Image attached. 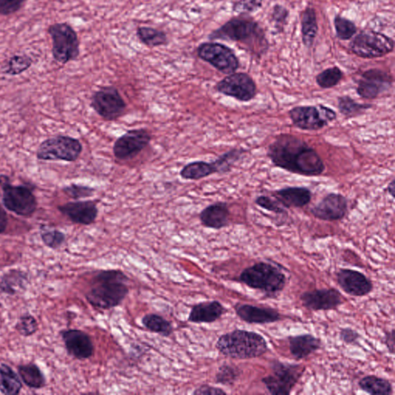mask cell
<instances>
[{
    "instance_id": "1",
    "label": "cell",
    "mask_w": 395,
    "mask_h": 395,
    "mask_svg": "<svg viewBox=\"0 0 395 395\" xmlns=\"http://www.w3.org/2000/svg\"><path fill=\"white\" fill-rule=\"evenodd\" d=\"M267 156L275 166L290 173L314 177L325 171L323 159L317 150L294 135L278 136L269 146Z\"/></svg>"
},
{
    "instance_id": "2",
    "label": "cell",
    "mask_w": 395,
    "mask_h": 395,
    "mask_svg": "<svg viewBox=\"0 0 395 395\" xmlns=\"http://www.w3.org/2000/svg\"><path fill=\"white\" fill-rule=\"evenodd\" d=\"M128 281V277L120 270L101 271L93 277L86 299L96 308H115L123 302L129 293Z\"/></svg>"
},
{
    "instance_id": "3",
    "label": "cell",
    "mask_w": 395,
    "mask_h": 395,
    "mask_svg": "<svg viewBox=\"0 0 395 395\" xmlns=\"http://www.w3.org/2000/svg\"><path fill=\"white\" fill-rule=\"evenodd\" d=\"M216 348L224 356L234 359H257L266 354L267 342L262 335L245 330H235L222 335Z\"/></svg>"
},
{
    "instance_id": "4",
    "label": "cell",
    "mask_w": 395,
    "mask_h": 395,
    "mask_svg": "<svg viewBox=\"0 0 395 395\" xmlns=\"http://www.w3.org/2000/svg\"><path fill=\"white\" fill-rule=\"evenodd\" d=\"M239 281L267 295H276L284 289L287 277L277 267L260 262L244 270L239 277Z\"/></svg>"
},
{
    "instance_id": "5",
    "label": "cell",
    "mask_w": 395,
    "mask_h": 395,
    "mask_svg": "<svg viewBox=\"0 0 395 395\" xmlns=\"http://www.w3.org/2000/svg\"><path fill=\"white\" fill-rule=\"evenodd\" d=\"M210 40L240 42L245 44L261 43L265 46V32L252 18L237 17L225 23L210 35Z\"/></svg>"
},
{
    "instance_id": "6",
    "label": "cell",
    "mask_w": 395,
    "mask_h": 395,
    "mask_svg": "<svg viewBox=\"0 0 395 395\" xmlns=\"http://www.w3.org/2000/svg\"><path fill=\"white\" fill-rule=\"evenodd\" d=\"M52 39V54L53 59L66 64L78 58L80 41L73 28L67 23L52 24L48 28Z\"/></svg>"
},
{
    "instance_id": "7",
    "label": "cell",
    "mask_w": 395,
    "mask_h": 395,
    "mask_svg": "<svg viewBox=\"0 0 395 395\" xmlns=\"http://www.w3.org/2000/svg\"><path fill=\"white\" fill-rule=\"evenodd\" d=\"M0 187L3 190V203L11 212L24 217H30L36 210L37 202L30 188L14 185L7 175H0Z\"/></svg>"
},
{
    "instance_id": "8",
    "label": "cell",
    "mask_w": 395,
    "mask_h": 395,
    "mask_svg": "<svg viewBox=\"0 0 395 395\" xmlns=\"http://www.w3.org/2000/svg\"><path fill=\"white\" fill-rule=\"evenodd\" d=\"M271 370L272 373L262 379V383L272 395H288L302 377L305 366L275 361Z\"/></svg>"
},
{
    "instance_id": "9",
    "label": "cell",
    "mask_w": 395,
    "mask_h": 395,
    "mask_svg": "<svg viewBox=\"0 0 395 395\" xmlns=\"http://www.w3.org/2000/svg\"><path fill=\"white\" fill-rule=\"evenodd\" d=\"M83 145L79 139L67 135L48 138L37 149L36 157L43 161H77L82 153Z\"/></svg>"
},
{
    "instance_id": "10",
    "label": "cell",
    "mask_w": 395,
    "mask_h": 395,
    "mask_svg": "<svg viewBox=\"0 0 395 395\" xmlns=\"http://www.w3.org/2000/svg\"><path fill=\"white\" fill-rule=\"evenodd\" d=\"M394 42L391 37L374 31H363L350 43L352 52L359 58H382L394 51Z\"/></svg>"
},
{
    "instance_id": "11",
    "label": "cell",
    "mask_w": 395,
    "mask_h": 395,
    "mask_svg": "<svg viewBox=\"0 0 395 395\" xmlns=\"http://www.w3.org/2000/svg\"><path fill=\"white\" fill-rule=\"evenodd\" d=\"M289 116L294 125L303 130H321L337 118L334 110L323 105L294 107L289 111Z\"/></svg>"
},
{
    "instance_id": "12",
    "label": "cell",
    "mask_w": 395,
    "mask_h": 395,
    "mask_svg": "<svg viewBox=\"0 0 395 395\" xmlns=\"http://www.w3.org/2000/svg\"><path fill=\"white\" fill-rule=\"evenodd\" d=\"M91 107L103 120L114 121L125 114L127 103L117 88L106 86L93 93Z\"/></svg>"
},
{
    "instance_id": "13",
    "label": "cell",
    "mask_w": 395,
    "mask_h": 395,
    "mask_svg": "<svg viewBox=\"0 0 395 395\" xmlns=\"http://www.w3.org/2000/svg\"><path fill=\"white\" fill-rule=\"evenodd\" d=\"M198 56L224 74H231L240 68V61L227 46L218 43H203L197 50Z\"/></svg>"
},
{
    "instance_id": "14",
    "label": "cell",
    "mask_w": 395,
    "mask_h": 395,
    "mask_svg": "<svg viewBox=\"0 0 395 395\" xmlns=\"http://www.w3.org/2000/svg\"><path fill=\"white\" fill-rule=\"evenodd\" d=\"M216 91L222 95L241 102H249L255 98L257 86L247 73H233L216 83Z\"/></svg>"
},
{
    "instance_id": "15",
    "label": "cell",
    "mask_w": 395,
    "mask_h": 395,
    "mask_svg": "<svg viewBox=\"0 0 395 395\" xmlns=\"http://www.w3.org/2000/svg\"><path fill=\"white\" fill-rule=\"evenodd\" d=\"M152 140V134L145 128L130 130L116 139L113 154L120 161H128L142 153Z\"/></svg>"
},
{
    "instance_id": "16",
    "label": "cell",
    "mask_w": 395,
    "mask_h": 395,
    "mask_svg": "<svg viewBox=\"0 0 395 395\" xmlns=\"http://www.w3.org/2000/svg\"><path fill=\"white\" fill-rule=\"evenodd\" d=\"M393 83L391 74L380 69H371L361 75L356 92L361 98L374 100L389 91Z\"/></svg>"
},
{
    "instance_id": "17",
    "label": "cell",
    "mask_w": 395,
    "mask_h": 395,
    "mask_svg": "<svg viewBox=\"0 0 395 395\" xmlns=\"http://www.w3.org/2000/svg\"><path fill=\"white\" fill-rule=\"evenodd\" d=\"M347 209L346 197L339 193H329L310 210V212L318 220L334 222L343 220Z\"/></svg>"
},
{
    "instance_id": "18",
    "label": "cell",
    "mask_w": 395,
    "mask_h": 395,
    "mask_svg": "<svg viewBox=\"0 0 395 395\" xmlns=\"http://www.w3.org/2000/svg\"><path fill=\"white\" fill-rule=\"evenodd\" d=\"M300 300L304 307L313 312L336 309L344 303L343 296L334 288L307 291L300 296Z\"/></svg>"
},
{
    "instance_id": "19",
    "label": "cell",
    "mask_w": 395,
    "mask_h": 395,
    "mask_svg": "<svg viewBox=\"0 0 395 395\" xmlns=\"http://www.w3.org/2000/svg\"><path fill=\"white\" fill-rule=\"evenodd\" d=\"M337 280L344 292L352 297L369 295L374 289L372 282L368 277L362 272L354 270H340L337 272Z\"/></svg>"
},
{
    "instance_id": "20",
    "label": "cell",
    "mask_w": 395,
    "mask_h": 395,
    "mask_svg": "<svg viewBox=\"0 0 395 395\" xmlns=\"http://www.w3.org/2000/svg\"><path fill=\"white\" fill-rule=\"evenodd\" d=\"M98 201H76L58 206V210L73 223L89 225L98 218Z\"/></svg>"
},
{
    "instance_id": "21",
    "label": "cell",
    "mask_w": 395,
    "mask_h": 395,
    "mask_svg": "<svg viewBox=\"0 0 395 395\" xmlns=\"http://www.w3.org/2000/svg\"><path fill=\"white\" fill-rule=\"evenodd\" d=\"M66 349L78 360L90 359L95 352L91 337L80 330H67L61 334Z\"/></svg>"
},
{
    "instance_id": "22",
    "label": "cell",
    "mask_w": 395,
    "mask_h": 395,
    "mask_svg": "<svg viewBox=\"0 0 395 395\" xmlns=\"http://www.w3.org/2000/svg\"><path fill=\"white\" fill-rule=\"evenodd\" d=\"M235 310L242 321L250 324H267L281 319V314L277 310L270 307L238 304Z\"/></svg>"
},
{
    "instance_id": "23",
    "label": "cell",
    "mask_w": 395,
    "mask_h": 395,
    "mask_svg": "<svg viewBox=\"0 0 395 395\" xmlns=\"http://www.w3.org/2000/svg\"><path fill=\"white\" fill-rule=\"evenodd\" d=\"M285 209H301L309 204L312 200V193L307 187L289 186L276 190L272 194Z\"/></svg>"
},
{
    "instance_id": "24",
    "label": "cell",
    "mask_w": 395,
    "mask_h": 395,
    "mask_svg": "<svg viewBox=\"0 0 395 395\" xmlns=\"http://www.w3.org/2000/svg\"><path fill=\"white\" fill-rule=\"evenodd\" d=\"M230 217L229 205L225 202H216L206 206L200 214V220L203 227L213 230L227 227Z\"/></svg>"
},
{
    "instance_id": "25",
    "label": "cell",
    "mask_w": 395,
    "mask_h": 395,
    "mask_svg": "<svg viewBox=\"0 0 395 395\" xmlns=\"http://www.w3.org/2000/svg\"><path fill=\"white\" fill-rule=\"evenodd\" d=\"M227 312V308L217 300L202 302L193 306L189 322L195 324H211L218 321Z\"/></svg>"
},
{
    "instance_id": "26",
    "label": "cell",
    "mask_w": 395,
    "mask_h": 395,
    "mask_svg": "<svg viewBox=\"0 0 395 395\" xmlns=\"http://www.w3.org/2000/svg\"><path fill=\"white\" fill-rule=\"evenodd\" d=\"M290 354L296 360L306 359L322 347V341L312 334H302L288 337Z\"/></svg>"
},
{
    "instance_id": "27",
    "label": "cell",
    "mask_w": 395,
    "mask_h": 395,
    "mask_svg": "<svg viewBox=\"0 0 395 395\" xmlns=\"http://www.w3.org/2000/svg\"><path fill=\"white\" fill-rule=\"evenodd\" d=\"M318 33L317 14L313 7L308 6L301 14V34L306 48L313 46Z\"/></svg>"
},
{
    "instance_id": "28",
    "label": "cell",
    "mask_w": 395,
    "mask_h": 395,
    "mask_svg": "<svg viewBox=\"0 0 395 395\" xmlns=\"http://www.w3.org/2000/svg\"><path fill=\"white\" fill-rule=\"evenodd\" d=\"M213 174H217L214 162H193L185 165L180 171L183 180L191 181L200 180Z\"/></svg>"
},
{
    "instance_id": "29",
    "label": "cell",
    "mask_w": 395,
    "mask_h": 395,
    "mask_svg": "<svg viewBox=\"0 0 395 395\" xmlns=\"http://www.w3.org/2000/svg\"><path fill=\"white\" fill-rule=\"evenodd\" d=\"M23 384L19 375L6 364H0V392L6 395L21 393Z\"/></svg>"
},
{
    "instance_id": "30",
    "label": "cell",
    "mask_w": 395,
    "mask_h": 395,
    "mask_svg": "<svg viewBox=\"0 0 395 395\" xmlns=\"http://www.w3.org/2000/svg\"><path fill=\"white\" fill-rule=\"evenodd\" d=\"M27 282V276L21 270H9L0 277V289L3 292L14 295L24 289Z\"/></svg>"
},
{
    "instance_id": "31",
    "label": "cell",
    "mask_w": 395,
    "mask_h": 395,
    "mask_svg": "<svg viewBox=\"0 0 395 395\" xmlns=\"http://www.w3.org/2000/svg\"><path fill=\"white\" fill-rule=\"evenodd\" d=\"M18 373L27 387L40 389L45 386V376L39 366L35 364L31 363L19 366Z\"/></svg>"
},
{
    "instance_id": "32",
    "label": "cell",
    "mask_w": 395,
    "mask_h": 395,
    "mask_svg": "<svg viewBox=\"0 0 395 395\" xmlns=\"http://www.w3.org/2000/svg\"><path fill=\"white\" fill-rule=\"evenodd\" d=\"M364 391L373 395H390L393 393L391 383L375 375H369L361 379L359 383Z\"/></svg>"
},
{
    "instance_id": "33",
    "label": "cell",
    "mask_w": 395,
    "mask_h": 395,
    "mask_svg": "<svg viewBox=\"0 0 395 395\" xmlns=\"http://www.w3.org/2000/svg\"><path fill=\"white\" fill-rule=\"evenodd\" d=\"M371 103H361L356 102L352 97L345 96L337 98V108L341 114L347 119L359 117L371 109Z\"/></svg>"
},
{
    "instance_id": "34",
    "label": "cell",
    "mask_w": 395,
    "mask_h": 395,
    "mask_svg": "<svg viewBox=\"0 0 395 395\" xmlns=\"http://www.w3.org/2000/svg\"><path fill=\"white\" fill-rule=\"evenodd\" d=\"M142 323L150 332L163 337H169L173 332L172 324L163 317L158 314H150L145 315L142 319Z\"/></svg>"
},
{
    "instance_id": "35",
    "label": "cell",
    "mask_w": 395,
    "mask_h": 395,
    "mask_svg": "<svg viewBox=\"0 0 395 395\" xmlns=\"http://www.w3.org/2000/svg\"><path fill=\"white\" fill-rule=\"evenodd\" d=\"M137 35L140 42L150 48L167 45L168 43L165 33L153 27L140 26L138 28Z\"/></svg>"
},
{
    "instance_id": "36",
    "label": "cell",
    "mask_w": 395,
    "mask_h": 395,
    "mask_svg": "<svg viewBox=\"0 0 395 395\" xmlns=\"http://www.w3.org/2000/svg\"><path fill=\"white\" fill-rule=\"evenodd\" d=\"M246 152L247 150L242 148H233L216 158L213 162L217 174L230 173L235 163H237Z\"/></svg>"
},
{
    "instance_id": "37",
    "label": "cell",
    "mask_w": 395,
    "mask_h": 395,
    "mask_svg": "<svg viewBox=\"0 0 395 395\" xmlns=\"http://www.w3.org/2000/svg\"><path fill=\"white\" fill-rule=\"evenodd\" d=\"M343 78V71L338 67H333L318 73L316 82L317 86L322 89H331L337 86Z\"/></svg>"
},
{
    "instance_id": "38",
    "label": "cell",
    "mask_w": 395,
    "mask_h": 395,
    "mask_svg": "<svg viewBox=\"0 0 395 395\" xmlns=\"http://www.w3.org/2000/svg\"><path fill=\"white\" fill-rule=\"evenodd\" d=\"M33 63L31 56L27 55H14L7 61L5 73L16 76L29 69Z\"/></svg>"
},
{
    "instance_id": "39",
    "label": "cell",
    "mask_w": 395,
    "mask_h": 395,
    "mask_svg": "<svg viewBox=\"0 0 395 395\" xmlns=\"http://www.w3.org/2000/svg\"><path fill=\"white\" fill-rule=\"evenodd\" d=\"M334 24L338 39L349 41L356 34L357 28L355 24L345 17L336 16Z\"/></svg>"
},
{
    "instance_id": "40",
    "label": "cell",
    "mask_w": 395,
    "mask_h": 395,
    "mask_svg": "<svg viewBox=\"0 0 395 395\" xmlns=\"http://www.w3.org/2000/svg\"><path fill=\"white\" fill-rule=\"evenodd\" d=\"M240 370L237 366L229 364H223L219 369L215 375V381L217 384L231 386L236 382L240 376Z\"/></svg>"
},
{
    "instance_id": "41",
    "label": "cell",
    "mask_w": 395,
    "mask_h": 395,
    "mask_svg": "<svg viewBox=\"0 0 395 395\" xmlns=\"http://www.w3.org/2000/svg\"><path fill=\"white\" fill-rule=\"evenodd\" d=\"M62 191L65 195L71 198L72 200L78 201L93 196L96 193V189L88 185L73 183L64 186Z\"/></svg>"
},
{
    "instance_id": "42",
    "label": "cell",
    "mask_w": 395,
    "mask_h": 395,
    "mask_svg": "<svg viewBox=\"0 0 395 395\" xmlns=\"http://www.w3.org/2000/svg\"><path fill=\"white\" fill-rule=\"evenodd\" d=\"M41 238L46 247L51 249L61 247L65 242L64 233L58 230L42 229Z\"/></svg>"
},
{
    "instance_id": "43",
    "label": "cell",
    "mask_w": 395,
    "mask_h": 395,
    "mask_svg": "<svg viewBox=\"0 0 395 395\" xmlns=\"http://www.w3.org/2000/svg\"><path fill=\"white\" fill-rule=\"evenodd\" d=\"M289 13L288 9L281 5H275L271 12V22L277 33L283 32L287 24Z\"/></svg>"
},
{
    "instance_id": "44",
    "label": "cell",
    "mask_w": 395,
    "mask_h": 395,
    "mask_svg": "<svg viewBox=\"0 0 395 395\" xmlns=\"http://www.w3.org/2000/svg\"><path fill=\"white\" fill-rule=\"evenodd\" d=\"M15 327L19 334L24 337H29L39 330V324L34 317L26 314L19 319Z\"/></svg>"
},
{
    "instance_id": "45",
    "label": "cell",
    "mask_w": 395,
    "mask_h": 395,
    "mask_svg": "<svg viewBox=\"0 0 395 395\" xmlns=\"http://www.w3.org/2000/svg\"><path fill=\"white\" fill-rule=\"evenodd\" d=\"M255 204L261 207L262 209L267 211L275 212L278 215H286L287 212L284 207L277 200L271 199L270 197L267 195H260L257 198Z\"/></svg>"
},
{
    "instance_id": "46",
    "label": "cell",
    "mask_w": 395,
    "mask_h": 395,
    "mask_svg": "<svg viewBox=\"0 0 395 395\" xmlns=\"http://www.w3.org/2000/svg\"><path fill=\"white\" fill-rule=\"evenodd\" d=\"M263 0H235L232 9L238 14L257 12L262 6Z\"/></svg>"
},
{
    "instance_id": "47",
    "label": "cell",
    "mask_w": 395,
    "mask_h": 395,
    "mask_svg": "<svg viewBox=\"0 0 395 395\" xmlns=\"http://www.w3.org/2000/svg\"><path fill=\"white\" fill-rule=\"evenodd\" d=\"M25 0H0V15L9 16L20 11Z\"/></svg>"
},
{
    "instance_id": "48",
    "label": "cell",
    "mask_w": 395,
    "mask_h": 395,
    "mask_svg": "<svg viewBox=\"0 0 395 395\" xmlns=\"http://www.w3.org/2000/svg\"><path fill=\"white\" fill-rule=\"evenodd\" d=\"M340 337L347 344H353L359 340L360 334L352 328H343L340 332Z\"/></svg>"
},
{
    "instance_id": "49",
    "label": "cell",
    "mask_w": 395,
    "mask_h": 395,
    "mask_svg": "<svg viewBox=\"0 0 395 395\" xmlns=\"http://www.w3.org/2000/svg\"><path fill=\"white\" fill-rule=\"evenodd\" d=\"M193 394L195 395H207V394H212V395H221V394H227V392L224 391L222 389L219 388H215L212 386H210V385H202V386L200 387L199 389H197L193 392Z\"/></svg>"
},
{
    "instance_id": "50",
    "label": "cell",
    "mask_w": 395,
    "mask_h": 395,
    "mask_svg": "<svg viewBox=\"0 0 395 395\" xmlns=\"http://www.w3.org/2000/svg\"><path fill=\"white\" fill-rule=\"evenodd\" d=\"M394 329L389 332L385 334L384 343L388 348V351L391 354H394Z\"/></svg>"
},
{
    "instance_id": "51",
    "label": "cell",
    "mask_w": 395,
    "mask_h": 395,
    "mask_svg": "<svg viewBox=\"0 0 395 395\" xmlns=\"http://www.w3.org/2000/svg\"><path fill=\"white\" fill-rule=\"evenodd\" d=\"M8 225V217L5 210L3 208L1 204H0V234L4 233Z\"/></svg>"
},
{
    "instance_id": "52",
    "label": "cell",
    "mask_w": 395,
    "mask_h": 395,
    "mask_svg": "<svg viewBox=\"0 0 395 395\" xmlns=\"http://www.w3.org/2000/svg\"><path fill=\"white\" fill-rule=\"evenodd\" d=\"M394 190H395V180L394 178V180L389 183V185L387 187V191L392 198H394Z\"/></svg>"
},
{
    "instance_id": "53",
    "label": "cell",
    "mask_w": 395,
    "mask_h": 395,
    "mask_svg": "<svg viewBox=\"0 0 395 395\" xmlns=\"http://www.w3.org/2000/svg\"><path fill=\"white\" fill-rule=\"evenodd\" d=\"M0 307H1V304H0Z\"/></svg>"
}]
</instances>
